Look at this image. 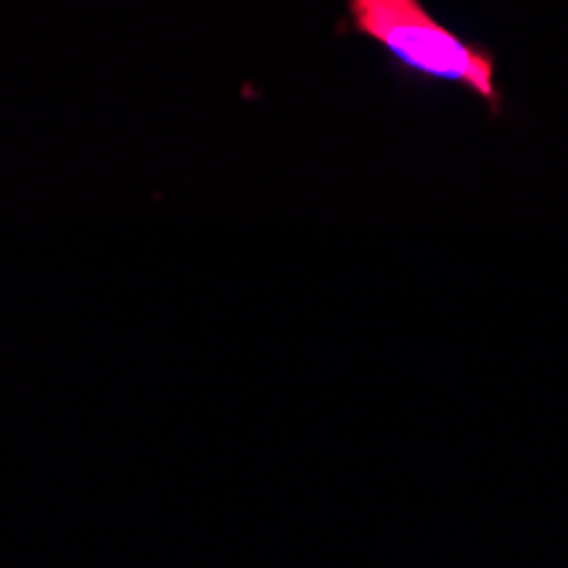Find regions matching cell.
I'll use <instances>...</instances> for the list:
<instances>
[{
    "instance_id": "obj_1",
    "label": "cell",
    "mask_w": 568,
    "mask_h": 568,
    "mask_svg": "<svg viewBox=\"0 0 568 568\" xmlns=\"http://www.w3.org/2000/svg\"><path fill=\"white\" fill-rule=\"evenodd\" d=\"M351 28L375 41L412 75L474 92L497 113V62L487 48L449 31L423 0H347Z\"/></svg>"
}]
</instances>
